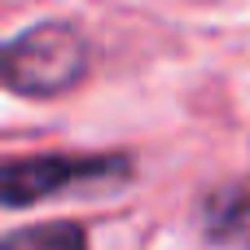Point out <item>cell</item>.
Segmentation results:
<instances>
[{
  "label": "cell",
  "mask_w": 250,
  "mask_h": 250,
  "mask_svg": "<svg viewBox=\"0 0 250 250\" xmlns=\"http://www.w3.org/2000/svg\"><path fill=\"white\" fill-rule=\"evenodd\" d=\"M123 158H70V154H40V158H9L0 163V207H31L48 193H66L88 180L123 176Z\"/></svg>",
  "instance_id": "7a4b0ae2"
},
{
  "label": "cell",
  "mask_w": 250,
  "mask_h": 250,
  "mask_svg": "<svg viewBox=\"0 0 250 250\" xmlns=\"http://www.w3.org/2000/svg\"><path fill=\"white\" fill-rule=\"evenodd\" d=\"M0 250H88V237L79 224L57 220V224H35V229L0 237Z\"/></svg>",
  "instance_id": "3957f363"
},
{
  "label": "cell",
  "mask_w": 250,
  "mask_h": 250,
  "mask_svg": "<svg viewBox=\"0 0 250 250\" xmlns=\"http://www.w3.org/2000/svg\"><path fill=\"white\" fill-rule=\"evenodd\" d=\"M88 70V48L66 22H40L0 44V83L26 97H57Z\"/></svg>",
  "instance_id": "6da1fadb"
}]
</instances>
